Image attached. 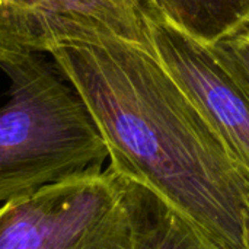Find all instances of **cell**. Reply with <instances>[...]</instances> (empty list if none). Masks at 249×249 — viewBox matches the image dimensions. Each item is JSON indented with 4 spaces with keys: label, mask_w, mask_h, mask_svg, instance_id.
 I'll return each instance as SVG.
<instances>
[{
    "label": "cell",
    "mask_w": 249,
    "mask_h": 249,
    "mask_svg": "<svg viewBox=\"0 0 249 249\" xmlns=\"http://www.w3.org/2000/svg\"><path fill=\"white\" fill-rule=\"evenodd\" d=\"M155 249H226L166 206Z\"/></svg>",
    "instance_id": "obj_7"
},
{
    "label": "cell",
    "mask_w": 249,
    "mask_h": 249,
    "mask_svg": "<svg viewBox=\"0 0 249 249\" xmlns=\"http://www.w3.org/2000/svg\"><path fill=\"white\" fill-rule=\"evenodd\" d=\"M156 57L193 98L249 182V92L203 45L166 19L152 23Z\"/></svg>",
    "instance_id": "obj_5"
},
{
    "label": "cell",
    "mask_w": 249,
    "mask_h": 249,
    "mask_svg": "<svg viewBox=\"0 0 249 249\" xmlns=\"http://www.w3.org/2000/svg\"><path fill=\"white\" fill-rule=\"evenodd\" d=\"M225 69L249 92V23L212 47Z\"/></svg>",
    "instance_id": "obj_8"
},
{
    "label": "cell",
    "mask_w": 249,
    "mask_h": 249,
    "mask_svg": "<svg viewBox=\"0 0 249 249\" xmlns=\"http://www.w3.org/2000/svg\"><path fill=\"white\" fill-rule=\"evenodd\" d=\"M166 204L109 166L0 206V249H155Z\"/></svg>",
    "instance_id": "obj_3"
},
{
    "label": "cell",
    "mask_w": 249,
    "mask_h": 249,
    "mask_svg": "<svg viewBox=\"0 0 249 249\" xmlns=\"http://www.w3.org/2000/svg\"><path fill=\"white\" fill-rule=\"evenodd\" d=\"M50 54L99 130L111 169L223 248L245 249L248 179L156 55L120 39L67 42Z\"/></svg>",
    "instance_id": "obj_1"
},
{
    "label": "cell",
    "mask_w": 249,
    "mask_h": 249,
    "mask_svg": "<svg viewBox=\"0 0 249 249\" xmlns=\"http://www.w3.org/2000/svg\"><path fill=\"white\" fill-rule=\"evenodd\" d=\"M10 80L0 108V204L89 169L107 144L73 88L35 54H0Z\"/></svg>",
    "instance_id": "obj_2"
},
{
    "label": "cell",
    "mask_w": 249,
    "mask_h": 249,
    "mask_svg": "<svg viewBox=\"0 0 249 249\" xmlns=\"http://www.w3.org/2000/svg\"><path fill=\"white\" fill-rule=\"evenodd\" d=\"M163 19L213 47L249 23V0H153Z\"/></svg>",
    "instance_id": "obj_6"
},
{
    "label": "cell",
    "mask_w": 249,
    "mask_h": 249,
    "mask_svg": "<svg viewBox=\"0 0 249 249\" xmlns=\"http://www.w3.org/2000/svg\"><path fill=\"white\" fill-rule=\"evenodd\" d=\"M160 19L153 0H0V54L120 39L156 55L152 23Z\"/></svg>",
    "instance_id": "obj_4"
}]
</instances>
